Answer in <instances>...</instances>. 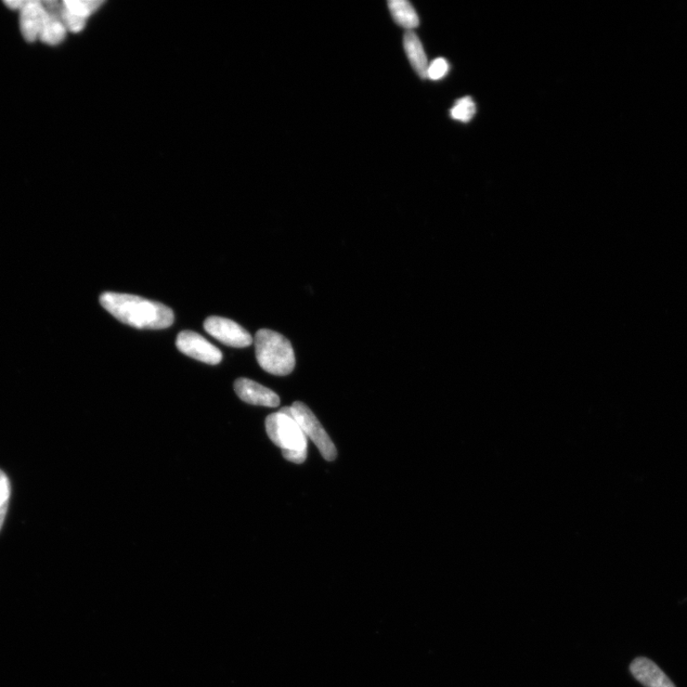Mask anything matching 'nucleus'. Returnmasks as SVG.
<instances>
[{
    "label": "nucleus",
    "instance_id": "f257e3e1",
    "mask_svg": "<svg viewBox=\"0 0 687 687\" xmlns=\"http://www.w3.org/2000/svg\"><path fill=\"white\" fill-rule=\"evenodd\" d=\"M100 302L115 318L137 329H166L174 322L171 308L140 296L105 292L100 295Z\"/></svg>",
    "mask_w": 687,
    "mask_h": 687
},
{
    "label": "nucleus",
    "instance_id": "f03ea898",
    "mask_svg": "<svg viewBox=\"0 0 687 687\" xmlns=\"http://www.w3.org/2000/svg\"><path fill=\"white\" fill-rule=\"evenodd\" d=\"M267 434L288 461L302 464L308 457V437L292 417L289 407L271 413L266 419Z\"/></svg>",
    "mask_w": 687,
    "mask_h": 687
},
{
    "label": "nucleus",
    "instance_id": "7ed1b4c3",
    "mask_svg": "<svg viewBox=\"0 0 687 687\" xmlns=\"http://www.w3.org/2000/svg\"><path fill=\"white\" fill-rule=\"evenodd\" d=\"M258 364L270 374L288 375L294 370L295 355L291 342L282 334L270 331H258L254 337Z\"/></svg>",
    "mask_w": 687,
    "mask_h": 687
},
{
    "label": "nucleus",
    "instance_id": "20e7f679",
    "mask_svg": "<svg viewBox=\"0 0 687 687\" xmlns=\"http://www.w3.org/2000/svg\"><path fill=\"white\" fill-rule=\"evenodd\" d=\"M289 409L305 435L316 445L322 457L328 461H333L337 457L336 447L316 414L300 401L294 402Z\"/></svg>",
    "mask_w": 687,
    "mask_h": 687
},
{
    "label": "nucleus",
    "instance_id": "39448f33",
    "mask_svg": "<svg viewBox=\"0 0 687 687\" xmlns=\"http://www.w3.org/2000/svg\"><path fill=\"white\" fill-rule=\"evenodd\" d=\"M205 332L220 342L233 347H250L253 339L249 332L235 321L224 317L212 316L204 321Z\"/></svg>",
    "mask_w": 687,
    "mask_h": 687
},
{
    "label": "nucleus",
    "instance_id": "423d86ee",
    "mask_svg": "<svg viewBox=\"0 0 687 687\" xmlns=\"http://www.w3.org/2000/svg\"><path fill=\"white\" fill-rule=\"evenodd\" d=\"M176 346L180 353L209 365H218L223 359L222 352L217 347L191 331L180 332Z\"/></svg>",
    "mask_w": 687,
    "mask_h": 687
},
{
    "label": "nucleus",
    "instance_id": "0eeeda50",
    "mask_svg": "<svg viewBox=\"0 0 687 687\" xmlns=\"http://www.w3.org/2000/svg\"><path fill=\"white\" fill-rule=\"evenodd\" d=\"M101 4L99 0H66L61 2L60 15L68 31L80 32Z\"/></svg>",
    "mask_w": 687,
    "mask_h": 687
},
{
    "label": "nucleus",
    "instance_id": "6e6552de",
    "mask_svg": "<svg viewBox=\"0 0 687 687\" xmlns=\"http://www.w3.org/2000/svg\"><path fill=\"white\" fill-rule=\"evenodd\" d=\"M237 395L252 405L276 408L280 405V397L270 388L248 379H239L235 383Z\"/></svg>",
    "mask_w": 687,
    "mask_h": 687
},
{
    "label": "nucleus",
    "instance_id": "1a4fd4ad",
    "mask_svg": "<svg viewBox=\"0 0 687 687\" xmlns=\"http://www.w3.org/2000/svg\"><path fill=\"white\" fill-rule=\"evenodd\" d=\"M20 11V30L25 41L33 43L40 36L46 10L44 3L28 0Z\"/></svg>",
    "mask_w": 687,
    "mask_h": 687
},
{
    "label": "nucleus",
    "instance_id": "9d476101",
    "mask_svg": "<svg viewBox=\"0 0 687 687\" xmlns=\"http://www.w3.org/2000/svg\"><path fill=\"white\" fill-rule=\"evenodd\" d=\"M45 18L40 33V40L49 45L60 44L66 38L68 29L63 24L60 11L61 2H44Z\"/></svg>",
    "mask_w": 687,
    "mask_h": 687
},
{
    "label": "nucleus",
    "instance_id": "9b49d317",
    "mask_svg": "<svg viewBox=\"0 0 687 687\" xmlns=\"http://www.w3.org/2000/svg\"><path fill=\"white\" fill-rule=\"evenodd\" d=\"M632 675L645 687H676L651 659H635L630 666Z\"/></svg>",
    "mask_w": 687,
    "mask_h": 687
},
{
    "label": "nucleus",
    "instance_id": "f8f14e48",
    "mask_svg": "<svg viewBox=\"0 0 687 687\" xmlns=\"http://www.w3.org/2000/svg\"><path fill=\"white\" fill-rule=\"evenodd\" d=\"M403 44L411 68L422 79H426L429 63L419 36L412 31H408L404 36Z\"/></svg>",
    "mask_w": 687,
    "mask_h": 687
},
{
    "label": "nucleus",
    "instance_id": "ddd939ff",
    "mask_svg": "<svg viewBox=\"0 0 687 687\" xmlns=\"http://www.w3.org/2000/svg\"><path fill=\"white\" fill-rule=\"evenodd\" d=\"M394 20L408 31H412L419 25L418 12L406 0H391L388 2Z\"/></svg>",
    "mask_w": 687,
    "mask_h": 687
},
{
    "label": "nucleus",
    "instance_id": "4468645a",
    "mask_svg": "<svg viewBox=\"0 0 687 687\" xmlns=\"http://www.w3.org/2000/svg\"><path fill=\"white\" fill-rule=\"evenodd\" d=\"M476 112L475 103L470 97H464L457 100L456 105L450 111L453 120L462 123H469Z\"/></svg>",
    "mask_w": 687,
    "mask_h": 687
},
{
    "label": "nucleus",
    "instance_id": "2eb2a0df",
    "mask_svg": "<svg viewBox=\"0 0 687 687\" xmlns=\"http://www.w3.org/2000/svg\"><path fill=\"white\" fill-rule=\"evenodd\" d=\"M10 499V483L6 475L0 470V530H2Z\"/></svg>",
    "mask_w": 687,
    "mask_h": 687
},
{
    "label": "nucleus",
    "instance_id": "dca6fc26",
    "mask_svg": "<svg viewBox=\"0 0 687 687\" xmlns=\"http://www.w3.org/2000/svg\"><path fill=\"white\" fill-rule=\"evenodd\" d=\"M449 72V64L446 60L439 58L435 60L427 71V79L433 81L442 80Z\"/></svg>",
    "mask_w": 687,
    "mask_h": 687
},
{
    "label": "nucleus",
    "instance_id": "f3484780",
    "mask_svg": "<svg viewBox=\"0 0 687 687\" xmlns=\"http://www.w3.org/2000/svg\"><path fill=\"white\" fill-rule=\"evenodd\" d=\"M24 3L25 0H9V2H5V4L11 9L20 10Z\"/></svg>",
    "mask_w": 687,
    "mask_h": 687
}]
</instances>
